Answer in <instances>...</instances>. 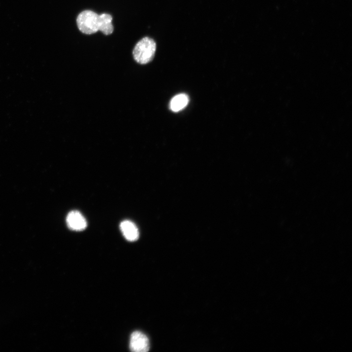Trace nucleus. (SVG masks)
Instances as JSON below:
<instances>
[{
  "mask_svg": "<svg viewBox=\"0 0 352 352\" xmlns=\"http://www.w3.org/2000/svg\"><path fill=\"white\" fill-rule=\"evenodd\" d=\"M156 43L148 37L140 40L135 45L133 51L134 59L139 64L144 65L151 62L155 54Z\"/></svg>",
  "mask_w": 352,
  "mask_h": 352,
  "instance_id": "1",
  "label": "nucleus"
},
{
  "mask_svg": "<svg viewBox=\"0 0 352 352\" xmlns=\"http://www.w3.org/2000/svg\"><path fill=\"white\" fill-rule=\"evenodd\" d=\"M79 29L86 34H92L99 31V15L91 10L81 12L76 20Z\"/></svg>",
  "mask_w": 352,
  "mask_h": 352,
  "instance_id": "2",
  "label": "nucleus"
},
{
  "mask_svg": "<svg viewBox=\"0 0 352 352\" xmlns=\"http://www.w3.org/2000/svg\"><path fill=\"white\" fill-rule=\"evenodd\" d=\"M149 341L146 335L140 331L132 333L130 342V349L134 352H146L149 350Z\"/></svg>",
  "mask_w": 352,
  "mask_h": 352,
  "instance_id": "3",
  "label": "nucleus"
},
{
  "mask_svg": "<svg viewBox=\"0 0 352 352\" xmlns=\"http://www.w3.org/2000/svg\"><path fill=\"white\" fill-rule=\"evenodd\" d=\"M66 224L71 230L81 231L87 227V221L83 216L77 211H72L67 215Z\"/></svg>",
  "mask_w": 352,
  "mask_h": 352,
  "instance_id": "4",
  "label": "nucleus"
},
{
  "mask_svg": "<svg viewBox=\"0 0 352 352\" xmlns=\"http://www.w3.org/2000/svg\"><path fill=\"white\" fill-rule=\"evenodd\" d=\"M121 231L126 240L130 242L136 241L139 237V231L134 223L130 220L122 221L120 225Z\"/></svg>",
  "mask_w": 352,
  "mask_h": 352,
  "instance_id": "5",
  "label": "nucleus"
},
{
  "mask_svg": "<svg viewBox=\"0 0 352 352\" xmlns=\"http://www.w3.org/2000/svg\"><path fill=\"white\" fill-rule=\"evenodd\" d=\"M189 102V97L184 93L178 94L172 98L170 102V108L174 112L183 109Z\"/></svg>",
  "mask_w": 352,
  "mask_h": 352,
  "instance_id": "6",
  "label": "nucleus"
},
{
  "mask_svg": "<svg viewBox=\"0 0 352 352\" xmlns=\"http://www.w3.org/2000/svg\"><path fill=\"white\" fill-rule=\"evenodd\" d=\"M112 20V16L109 14L99 15V31L106 35L111 34L113 31Z\"/></svg>",
  "mask_w": 352,
  "mask_h": 352,
  "instance_id": "7",
  "label": "nucleus"
}]
</instances>
